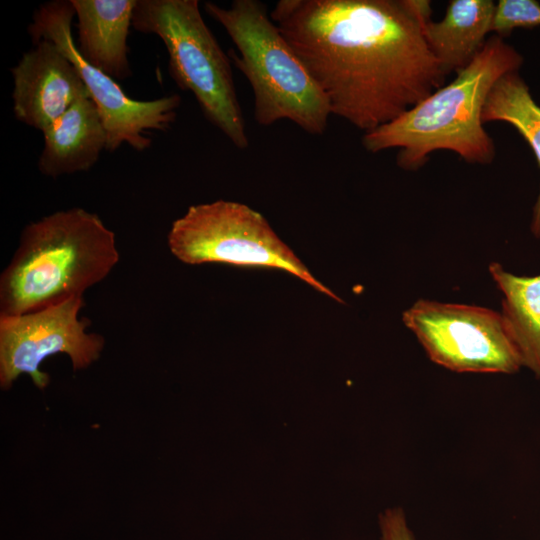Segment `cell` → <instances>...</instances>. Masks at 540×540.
I'll list each match as a JSON object with an SVG mask.
<instances>
[{"mask_svg": "<svg viewBox=\"0 0 540 540\" xmlns=\"http://www.w3.org/2000/svg\"><path fill=\"white\" fill-rule=\"evenodd\" d=\"M270 16L331 114L365 132L445 82L411 0H280Z\"/></svg>", "mask_w": 540, "mask_h": 540, "instance_id": "1", "label": "cell"}, {"mask_svg": "<svg viewBox=\"0 0 540 540\" xmlns=\"http://www.w3.org/2000/svg\"><path fill=\"white\" fill-rule=\"evenodd\" d=\"M522 63L521 54L502 37L489 38L452 82L396 119L365 132L364 148L373 153L399 148L397 164L407 170L424 165L436 150L453 151L469 163H491L495 146L483 127L482 110L495 83L519 71Z\"/></svg>", "mask_w": 540, "mask_h": 540, "instance_id": "2", "label": "cell"}, {"mask_svg": "<svg viewBox=\"0 0 540 540\" xmlns=\"http://www.w3.org/2000/svg\"><path fill=\"white\" fill-rule=\"evenodd\" d=\"M116 237L95 213L59 210L27 224L0 275V316L81 297L119 262Z\"/></svg>", "mask_w": 540, "mask_h": 540, "instance_id": "3", "label": "cell"}, {"mask_svg": "<svg viewBox=\"0 0 540 540\" xmlns=\"http://www.w3.org/2000/svg\"><path fill=\"white\" fill-rule=\"evenodd\" d=\"M239 55L233 62L248 80L254 118L261 126L289 120L306 133L322 135L331 115L329 103L303 62L274 23L264 3L234 0L229 8L204 4Z\"/></svg>", "mask_w": 540, "mask_h": 540, "instance_id": "4", "label": "cell"}, {"mask_svg": "<svg viewBox=\"0 0 540 540\" xmlns=\"http://www.w3.org/2000/svg\"><path fill=\"white\" fill-rule=\"evenodd\" d=\"M132 28L158 36L171 78L193 94L204 117L238 149L249 139L230 59L206 25L198 0H137Z\"/></svg>", "mask_w": 540, "mask_h": 540, "instance_id": "5", "label": "cell"}, {"mask_svg": "<svg viewBox=\"0 0 540 540\" xmlns=\"http://www.w3.org/2000/svg\"><path fill=\"white\" fill-rule=\"evenodd\" d=\"M167 244L172 255L188 265L223 263L282 270L343 302L310 272L261 213L239 202L190 206L171 224Z\"/></svg>", "mask_w": 540, "mask_h": 540, "instance_id": "6", "label": "cell"}, {"mask_svg": "<svg viewBox=\"0 0 540 540\" xmlns=\"http://www.w3.org/2000/svg\"><path fill=\"white\" fill-rule=\"evenodd\" d=\"M74 18L71 0H52L36 8L27 31L33 44L41 40L53 42L79 71L104 123L106 151L114 152L123 144L137 152L149 149L152 139L147 133L170 129L177 118L181 97L171 94L153 100L130 98L116 80L79 54L72 34Z\"/></svg>", "mask_w": 540, "mask_h": 540, "instance_id": "7", "label": "cell"}, {"mask_svg": "<svg viewBox=\"0 0 540 540\" xmlns=\"http://www.w3.org/2000/svg\"><path fill=\"white\" fill-rule=\"evenodd\" d=\"M402 319L429 359L450 371L514 374L523 367L501 312L418 300Z\"/></svg>", "mask_w": 540, "mask_h": 540, "instance_id": "8", "label": "cell"}, {"mask_svg": "<svg viewBox=\"0 0 540 540\" xmlns=\"http://www.w3.org/2000/svg\"><path fill=\"white\" fill-rule=\"evenodd\" d=\"M84 298L73 297L38 311L0 316V384L9 389L21 375L28 374L39 388H45L49 376L40 364L57 353L67 354L75 370L97 360L104 338L86 331L89 323L79 319Z\"/></svg>", "mask_w": 540, "mask_h": 540, "instance_id": "9", "label": "cell"}, {"mask_svg": "<svg viewBox=\"0 0 540 540\" xmlns=\"http://www.w3.org/2000/svg\"><path fill=\"white\" fill-rule=\"evenodd\" d=\"M10 71L14 116L41 133L77 100L90 96L73 62L49 40L35 43Z\"/></svg>", "mask_w": 540, "mask_h": 540, "instance_id": "10", "label": "cell"}, {"mask_svg": "<svg viewBox=\"0 0 540 540\" xmlns=\"http://www.w3.org/2000/svg\"><path fill=\"white\" fill-rule=\"evenodd\" d=\"M82 58L114 80L132 75L127 38L137 0H71Z\"/></svg>", "mask_w": 540, "mask_h": 540, "instance_id": "11", "label": "cell"}, {"mask_svg": "<svg viewBox=\"0 0 540 540\" xmlns=\"http://www.w3.org/2000/svg\"><path fill=\"white\" fill-rule=\"evenodd\" d=\"M43 134L37 166L51 178L90 170L107 147V133L90 96L77 100Z\"/></svg>", "mask_w": 540, "mask_h": 540, "instance_id": "12", "label": "cell"}, {"mask_svg": "<svg viewBox=\"0 0 540 540\" xmlns=\"http://www.w3.org/2000/svg\"><path fill=\"white\" fill-rule=\"evenodd\" d=\"M495 7L491 0H452L442 20L423 25L427 46L446 75L464 69L483 48Z\"/></svg>", "mask_w": 540, "mask_h": 540, "instance_id": "13", "label": "cell"}, {"mask_svg": "<svg viewBox=\"0 0 540 540\" xmlns=\"http://www.w3.org/2000/svg\"><path fill=\"white\" fill-rule=\"evenodd\" d=\"M489 272L502 294L501 314L522 366L540 380V275H516L496 262Z\"/></svg>", "mask_w": 540, "mask_h": 540, "instance_id": "14", "label": "cell"}, {"mask_svg": "<svg viewBox=\"0 0 540 540\" xmlns=\"http://www.w3.org/2000/svg\"><path fill=\"white\" fill-rule=\"evenodd\" d=\"M491 121L512 125L530 145L540 167V106L518 71L501 77L489 92L482 110V122ZM530 229L536 238H540V190Z\"/></svg>", "mask_w": 540, "mask_h": 540, "instance_id": "15", "label": "cell"}, {"mask_svg": "<svg viewBox=\"0 0 540 540\" xmlns=\"http://www.w3.org/2000/svg\"><path fill=\"white\" fill-rule=\"evenodd\" d=\"M540 26V3L535 0H500L496 4L491 31L498 36L516 28Z\"/></svg>", "mask_w": 540, "mask_h": 540, "instance_id": "16", "label": "cell"}, {"mask_svg": "<svg viewBox=\"0 0 540 540\" xmlns=\"http://www.w3.org/2000/svg\"><path fill=\"white\" fill-rule=\"evenodd\" d=\"M380 540H416L401 507H392L379 514Z\"/></svg>", "mask_w": 540, "mask_h": 540, "instance_id": "17", "label": "cell"}]
</instances>
